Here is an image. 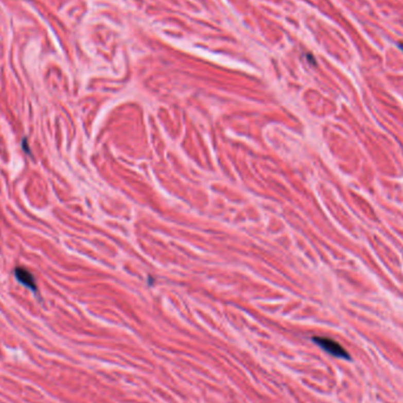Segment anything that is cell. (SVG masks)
I'll list each match as a JSON object with an SVG mask.
<instances>
[{
  "instance_id": "cell-4",
  "label": "cell",
  "mask_w": 403,
  "mask_h": 403,
  "mask_svg": "<svg viewBox=\"0 0 403 403\" xmlns=\"http://www.w3.org/2000/svg\"><path fill=\"white\" fill-rule=\"evenodd\" d=\"M400 47L402 48V50H403V44H400Z\"/></svg>"
},
{
  "instance_id": "cell-1",
  "label": "cell",
  "mask_w": 403,
  "mask_h": 403,
  "mask_svg": "<svg viewBox=\"0 0 403 403\" xmlns=\"http://www.w3.org/2000/svg\"><path fill=\"white\" fill-rule=\"evenodd\" d=\"M312 341L315 342L316 344H319L325 352L330 354V355L339 358H348L349 360V354L345 352V349L342 347L340 343H337L336 341L328 339V337H313Z\"/></svg>"
},
{
  "instance_id": "cell-2",
  "label": "cell",
  "mask_w": 403,
  "mask_h": 403,
  "mask_svg": "<svg viewBox=\"0 0 403 403\" xmlns=\"http://www.w3.org/2000/svg\"><path fill=\"white\" fill-rule=\"evenodd\" d=\"M14 276L19 283H22L24 287H26L32 290L33 292L38 291V288H37V283L36 279L33 277V275L31 274L30 271L24 269L23 267H17L14 270Z\"/></svg>"
},
{
  "instance_id": "cell-3",
  "label": "cell",
  "mask_w": 403,
  "mask_h": 403,
  "mask_svg": "<svg viewBox=\"0 0 403 403\" xmlns=\"http://www.w3.org/2000/svg\"><path fill=\"white\" fill-rule=\"evenodd\" d=\"M23 148H24V150H25V151H26L27 153H30V149H28V144H27V139H26V138L23 141Z\"/></svg>"
}]
</instances>
